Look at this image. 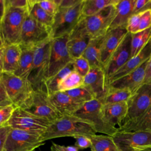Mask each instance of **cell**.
<instances>
[{
  "label": "cell",
  "instance_id": "cell-1",
  "mask_svg": "<svg viewBox=\"0 0 151 151\" xmlns=\"http://www.w3.org/2000/svg\"><path fill=\"white\" fill-rule=\"evenodd\" d=\"M93 126L88 122L74 115H64L52 122L42 134L44 141L62 137L90 136L96 134Z\"/></svg>",
  "mask_w": 151,
  "mask_h": 151
},
{
  "label": "cell",
  "instance_id": "cell-2",
  "mask_svg": "<svg viewBox=\"0 0 151 151\" xmlns=\"http://www.w3.org/2000/svg\"><path fill=\"white\" fill-rule=\"evenodd\" d=\"M27 9V8H14L6 4L0 23V37L4 45L19 44Z\"/></svg>",
  "mask_w": 151,
  "mask_h": 151
},
{
  "label": "cell",
  "instance_id": "cell-3",
  "mask_svg": "<svg viewBox=\"0 0 151 151\" xmlns=\"http://www.w3.org/2000/svg\"><path fill=\"white\" fill-rule=\"evenodd\" d=\"M83 2L80 0L74 6L58 8L51 27L52 39L68 35L76 27L82 18Z\"/></svg>",
  "mask_w": 151,
  "mask_h": 151
},
{
  "label": "cell",
  "instance_id": "cell-4",
  "mask_svg": "<svg viewBox=\"0 0 151 151\" xmlns=\"http://www.w3.org/2000/svg\"><path fill=\"white\" fill-rule=\"evenodd\" d=\"M52 40L50 39L35 48L32 66L28 78L34 90L42 89L48 78Z\"/></svg>",
  "mask_w": 151,
  "mask_h": 151
},
{
  "label": "cell",
  "instance_id": "cell-5",
  "mask_svg": "<svg viewBox=\"0 0 151 151\" xmlns=\"http://www.w3.org/2000/svg\"><path fill=\"white\" fill-rule=\"evenodd\" d=\"M50 39H52L51 28L37 22L27 9L19 44L21 47H36Z\"/></svg>",
  "mask_w": 151,
  "mask_h": 151
},
{
  "label": "cell",
  "instance_id": "cell-6",
  "mask_svg": "<svg viewBox=\"0 0 151 151\" xmlns=\"http://www.w3.org/2000/svg\"><path fill=\"white\" fill-rule=\"evenodd\" d=\"M21 107L51 122L62 116L52 104L48 94L42 89L34 90L31 95Z\"/></svg>",
  "mask_w": 151,
  "mask_h": 151
},
{
  "label": "cell",
  "instance_id": "cell-7",
  "mask_svg": "<svg viewBox=\"0 0 151 151\" xmlns=\"http://www.w3.org/2000/svg\"><path fill=\"white\" fill-rule=\"evenodd\" d=\"M0 79L8 97L16 107H21L34 91L28 80L23 79L14 74L2 73Z\"/></svg>",
  "mask_w": 151,
  "mask_h": 151
},
{
  "label": "cell",
  "instance_id": "cell-8",
  "mask_svg": "<svg viewBox=\"0 0 151 151\" xmlns=\"http://www.w3.org/2000/svg\"><path fill=\"white\" fill-rule=\"evenodd\" d=\"M101 106L99 100L94 99L83 104L73 115L90 123L97 133L113 136L118 132V129L110 126L105 122L101 113Z\"/></svg>",
  "mask_w": 151,
  "mask_h": 151
},
{
  "label": "cell",
  "instance_id": "cell-9",
  "mask_svg": "<svg viewBox=\"0 0 151 151\" xmlns=\"http://www.w3.org/2000/svg\"><path fill=\"white\" fill-rule=\"evenodd\" d=\"M51 123L48 120L36 116L21 107H16L8 124L12 129L42 135Z\"/></svg>",
  "mask_w": 151,
  "mask_h": 151
},
{
  "label": "cell",
  "instance_id": "cell-10",
  "mask_svg": "<svg viewBox=\"0 0 151 151\" xmlns=\"http://www.w3.org/2000/svg\"><path fill=\"white\" fill-rule=\"evenodd\" d=\"M116 4L106 7L95 15L83 17L85 29L91 39L103 37L108 32L115 17Z\"/></svg>",
  "mask_w": 151,
  "mask_h": 151
},
{
  "label": "cell",
  "instance_id": "cell-11",
  "mask_svg": "<svg viewBox=\"0 0 151 151\" xmlns=\"http://www.w3.org/2000/svg\"><path fill=\"white\" fill-rule=\"evenodd\" d=\"M44 142L41 134L12 128L3 151H33Z\"/></svg>",
  "mask_w": 151,
  "mask_h": 151
},
{
  "label": "cell",
  "instance_id": "cell-12",
  "mask_svg": "<svg viewBox=\"0 0 151 151\" xmlns=\"http://www.w3.org/2000/svg\"><path fill=\"white\" fill-rule=\"evenodd\" d=\"M111 136L119 151H139L151 146V132H117Z\"/></svg>",
  "mask_w": 151,
  "mask_h": 151
},
{
  "label": "cell",
  "instance_id": "cell-13",
  "mask_svg": "<svg viewBox=\"0 0 151 151\" xmlns=\"http://www.w3.org/2000/svg\"><path fill=\"white\" fill-rule=\"evenodd\" d=\"M67 38L68 35L52 40L47 79L55 76L73 61L67 48Z\"/></svg>",
  "mask_w": 151,
  "mask_h": 151
},
{
  "label": "cell",
  "instance_id": "cell-14",
  "mask_svg": "<svg viewBox=\"0 0 151 151\" xmlns=\"http://www.w3.org/2000/svg\"><path fill=\"white\" fill-rule=\"evenodd\" d=\"M127 114L123 124L139 118L151 106V85L142 86L127 101Z\"/></svg>",
  "mask_w": 151,
  "mask_h": 151
},
{
  "label": "cell",
  "instance_id": "cell-15",
  "mask_svg": "<svg viewBox=\"0 0 151 151\" xmlns=\"http://www.w3.org/2000/svg\"><path fill=\"white\" fill-rule=\"evenodd\" d=\"M130 42L131 34L127 32L109 58L104 68L106 84L108 80L130 58Z\"/></svg>",
  "mask_w": 151,
  "mask_h": 151
},
{
  "label": "cell",
  "instance_id": "cell-16",
  "mask_svg": "<svg viewBox=\"0 0 151 151\" xmlns=\"http://www.w3.org/2000/svg\"><path fill=\"white\" fill-rule=\"evenodd\" d=\"M91 39L85 29L82 17L78 24L68 35L67 48L73 60L83 55Z\"/></svg>",
  "mask_w": 151,
  "mask_h": 151
},
{
  "label": "cell",
  "instance_id": "cell-17",
  "mask_svg": "<svg viewBox=\"0 0 151 151\" xmlns=\"http://www.w3.org/2000/svg\"><path fill=\"white\" fill-rule=\"evenodd\" d=\"M147 61L148 60L132 72L111 82L107 88L127 89L130 90L133 94H134L143 86Z\"/></svg>",
  "mask_w": 151,
  "mask_h": 151
},
{
  "label": "cell",
  "instance_id": "cell-18",
  "mask_svg": "<svg viewBox=\"0 0 151 151\" xmlns=\"http://www.w3.org/2000/svg\"><path fill=\"white\" fill-rule=\"evenodd\" d=\"M125 28L109 31L103 37L101 45V63L103 70L112 54L120 44L127 34Z\"/></svg>",
  "mask_w": 151,
  "mask_h": 151
},
{
  "label": "cell",
  "instance_id": "cell-19",
  "mask_svg": "<svg viewBox=\"0 0 151 151\" xmlns=\"http://www.w3.org/2000/svg\"><path fill=\"white\" fill-rule=\"evenodd\" d=\"M101 113L105 122L114 128L120 127L124 123L128 111L127 101L102 104Z\"/></svg>",
  "mask_w": 151,
  "mask_h": 151
},
{
  "label": "cell",
  "instance_id": "cell-20",
  "mask_svg": "<svg viewBox=\"0 0 151 151\" xmlns=\"http://www.w3.org/2000/svg\"><path fill=\"white\" fill-rule=\"evenodd\" d=\"M83 86L94 94L96 99H101L107 90L104 70L100 67H91L88 73L84 77Z\"/></svg>",
  "mask_w": 151,
  "mask_h": 151
},
{
  "label": "cell",
  "instance_id": "cell-21",
  "mask_svg": "<svg viewBox=\"0 0 151 151\" xmlns=\"http://www.w3.org/2000/svg\"><path fill=\"white\" fill-rule=\"evenodd\" d=\"M151 53V40L146 47L137 55L131 57L126 63L118 70L107 81V86L113 81H114L127 74L132 72L142 65L144 62L150 58Z\"/></svg>",
  "mask_w": 151,
  "mask_h": 151
},
{
  "label": "cell",
  "instance_id": "cell-22",
  "mask_svg": "<svg viewBox=\"0 0 151 151\" xmlns=\"http://www.w3.org/2000/svg\"><path fill=\"white\" fill-rule=\"evenodd\" d=\"M49 96L56 110L61 115H73L83 104L77 102L65 92L58 91Z\"/></svg>",
  "mask_w": 151,
  "mask_h": 151
},
{
  "label": "cell",
  "instance_id": "cell-23",
  "mask_svg": "<svg viewBox=\"0 0 151 151\" xmlns=\"http://www.w3.org/2000/svg\"><path fill=\"white\" fill-rule=\"evenodd\" d=\"M134 1L135 0L117 1L115 5V17L110 26L109 31L119 28H126L129 18L133 14Z\"/></svg>",
  "mask_w": 151,
  "mask_h": 151
},
{
  "label": "cell",
  "instance_id": "cell-24",
  "mask_svg": "<svg viewBox=\"0 0 151 151\" xmlns=\"http://www.w3.org/2000/svg\"><path fill=\"white\" fill-rule=\"evenodd\" d=\"M21 51V47L19 44L4 46L2 54V73H15L19 66Z\"/></svg>",
  "mask_w": 151,
  "mask_h": 151
},
{
  "label": "cell",
  "instance_id": "cell-25",
  "mask_svg": "<svg viewBox=\"0 0 151 151\" xmlns=\"http://www.w3.org/2000/svg\"><path fill=\"white\" fill-rule=\"evenodd\" d=\"M35 48L34 47H21L22 51L19 66L14 73L15 75L23 79L28 80L33 64Z\"/></svg>",
  "mask_w": 151,
  "mask_h": 151
},
{
  "label": "cell",
  "instance_id": "cell-26",
  "mask_svg": "<svg viewBox=\"0 0 151 151\" xmlns=\"http://www.w3.org/2000/svg\"><path fill=\"white\" fill-rule=\"evenodd\" d=\"M117 129L118 132H151V106L142 116L124 123Z\"/></svg>",
  "mask_w": 151,
  "mask_h": 151
},
{
  "label": "cell",
  "instance_id": "cell-27",
  "mask_svg": "<svg viewBox=\"0 0 151 151\" xmlns=\"http://www.w3.org/2000/svg\"><path fill=\"white\" fill-rule=\"evenodd\" d=\"M103 37L91 39L83 52V57L89 63L91 67H100L103 69L101 63V45Z\"/></svg>",
  "mask_w": 151,
  "mask_h": 151
},
{
  "label": "cell",
  "instance_id": "cell-28",
  "mask_svg": "<svg viewBox=\"0 0 151 151\" xmlns=\"http://www.w3.org/2000/svg\"><path fill=\"white\" fill-rule=\"evenodd\" d=\"M91 151H119L111 136L94 134L89 136Z\"/></svg>",
  "mask_w": 151,
  "mask_h": 151
},
{
  "label": "cell",
  "instance_id": "cell-29",
  "mask_svg": "<svg viewBox=\"0 0 151 151\" xmlns=\"http://www.w3.org/2000/svg\"><path fill=\"white\" fill-rule=\"evenodd\" d=\"M27 11L37 22L51 28L54 21V17L50 15L38 5L37 0H29Z\"/></svg>",
  "mask_w": 151,
  "mask_h": 151
},
{
  "label": "cell",
  "instance_id": "cell-30",
  "mask_svg": "<svg viewBox=\"0 0 151 151\" xmlns=\"http://www.w3.org/2000/svg\"><path fill=\"white\" fill-rule=\"evenodd\" d=\"M151 40V28L131 34L130 56L133 57L139 54ZM130 57V58H131Z\"/></svg>",
  "mask_w": 151,
  "mask_h": 151
},
{
  "label": "cell",
  "instance_id": "cell-31",
  "mask_svg": "<svg viewBox=\"0 0 151 151\" xmlns=\"http://www.w3.org/2000/svg\"><path fill=\"white\" fill-rule=\"evenodd\" d=\"M133 95V93L127 89L107 88L105 94L99 100L102 104L117 103L127 101Z\"/></svg>",
  "mask_w": 151,
  "mask_h": 151
},
{
  "label": "cell",
  "instance_id": "cell-32",
  "mask_svg": "<svg viewBox=\"0 0 151 151\" xmlns=\"http://www.w3.org/2000/svg\"><path fill=\"white\" fill-rule=\"evenodd\" d=\"M117 0H83L82 17L91 16L99 12L106 7L116 3Z\"/></svg>",
  "mask_w": 151,
  "mask_h": 151
},
{
  "label": "cell",
  "instance_id": "cell-33",
  "mask_svg": "<svg viewBox=\"0 0 151 151\" xmlns=\"http://www.w3.org/2000/svg\"><path fill=\"white\" fill-rule=\"evenodd\" d=\"M74 70L73 61L64 68L59 71L55 76L48 78L44 83L42 90H44L48 96L58 92V87L61 80L69 73Z\"/></svg>",
  "mask_w": 151,
  "mask_h": 151
},
{
  "label": "cell",
  "instance_id": "cell-34",
  "mask_svg": "<svg viewBox=\"0 0 151 151\" xmlns=\"http://www.w3.org/2000/svg\"><path fill=\"white\" fill-rule=\"evenodd\" d=\"M84 77L74 70L66 75L58 87V91L65 92L83 86Z\"/></svg>",
  "mask_w": 151,
  "mask_h": 151
},
{
  "label": "cell",
  "instance_id": "cell-35",
  "mask_svg": "<svg viewBox=\"0 0 151 151\" xmlns=\"http://www.w3.org/2000/svg\"><path fill=\"white\" fill-rule=\"evenodd\" d=\"M65 93L77 102L81 104H84L85 103L96 99L94 94L84 86L65 91Z\"/></svg>",
  "mask_w": 151,
  "mask_h": 151
},
{
  "label": "cell",
  "instance_id": "cell-36",
  "mask_svg": "<svg viewBox=\"0 0 151 151\" xmlns=\"http://www.w3.org/2000/svg\"><path fill=\"white\" fill-rule=\"evenodd\" d=\"M74 70L83 77H84L90 71L91 67L88 61L83 56L73 60Z\"/></svg>",
  "mask_w": 151,
  "mask_h": 151
},
{
  "label": "cell",
  "instance_id": "cell-37",
  "mask_svg": "<svg viewBox=\"0 0 151 151\" xmlns=\"http://www.w3.org/2000/svg\"><path fill=\"white\" fill-rule=\"evenodd\" d=\"M38 5L46 12L54 17L58 9V0H37Z\"/></svg>",
  "mask_w": 151,
  "mask_h": 151
},
{
  "label": "cell",
  "instance_id": "cell-38",
  "mask_svg": "<svg viewBox=\"0 0 151 151\" xmlns=\"http://www.w3.org/2000/svg\"><path fill=\"white\" fill-rule=\"evenodd\" d=\"M142 13V11L136 14H133L129 18L126 27L129 33L134 34L138 32Z\"/></svg>",
  "mask_w": 151,
  "mask_h": 151
},
{
  "label": "cell",
  "instance_id": "cell-39",
  "mask_svg": "<svg viewBox=\"0 0 151 151\" xmlns=\"http://www.w3.org/2000/svg\"><path fill=\"white\" fill-rule=\"evenodd\" d=\"M149 28H151V8L142 11L138 32L144 31Z\"/></svg>",
  "mask_w": 151,
  "mask_h": 151
},
{
  "label": "cell",
  "instance_id": "cell-40",
  "mask_svg": "<svg viewBox=\"0 0 151 151\" xmlns=\"http://www.w3.org/2000/svg\"><path fill=\"white\" fill-rule=\"evenodd\" d=\"M15 108L14 104H11L0 109V126L8 123Z\"/></svg>",
  "mask_w": 151,
  "mask_h": 151
},
{
  "label": "cell",
  "instance_id": "cell-41",
  "mask_svg": "<svg viewBox=\"0 0 151 151\" xmlns=\"http://www.w3.org/2000/svg\"><path fill=\"white\" fill-rule=\"evenodd\" d=\"M76 139L75 146L78 149H84L91 147V142L89 137L86 136H76L73 137Z\"/></svg>",
  "mask_w": 151,
  "mask_h": 151
},
{
  "label": "cell",
  "instance_id": "cell-42",
  "mask_svg": "<svg viewBox=\"0 0 151 151\" xmlns=\"http://www.w3.org/2000/svg\"><path fill=\"white\" fill-rule=\"evenodd\" d=\"M11 104H13L8 97L5 87L0 79V109Z\"/></svg>",
  "mask_w": 151,
  "mask_h": 151
},
{
  "label": "cell",
  "instance_id": "cell-43",
  "mask_svg": "<svg viewBox=\"0 0 151 151\" xmlns=\"http://www.w3.org/2000/svg\"><path fill=\"white\" fill-rule=\"evenodd\" d=\"M11 129L8 123L0 126V151H3L7 137Z\"/></svg>",
  "mask_w": 151,
  "mask_h": 151
},
{
  "label": "cell",
  "instance_id": "cell-44",
  "mask_svg": "<svg viewBox=\"0 0 151 151\" xmlns=\"http://www.w3.org/2000/svg\"><path fill=\"white\" fill-rule=\"evenodd\" d=\"M149 8H151V0H135L133 14H136Z\"/></svg>",
  "mask_w": 151,
  "mask_h": 151
},
{
  "label": "cell",
  "instance_id": "cell-45",
  "mask_svg": "<svg viewBox=\"0 0 151 151\" xmlns=\"http://www.w3.org/2000/svg\"><path fill=\"white\" fill-rule=\"evenodd\" d=\"M6 4L11 7L27 8L28 6L29 0H5Z\"/></svg>",
  "mask_w": 151,
  "mask_h": 151
},
{
  "label": "cell",
  "instance_id": "cell-46",
  "mask_svg": "<svg viewBox=\"0 0 151 151\" xmlns=\"http://www.w3.org/2000/svg\"><path fill=\"white\" fill-rule=\"evenodd\" d=\"M151 85V58L147 61L145 70V77L143 83V85Z\"/></svg>",
  "mask_w": 151,
  "mask_h": 151
},
{
  "label": "cell",
  "instance_id": "cell-47",
  "mask_svg": "<svg viewBox=\"0 0 151 151\" xmlns=\"http://www.w3.org/2000/svg\"><path fill=\"white\" fill-rule=\"evenodd\" d=\"M52 147L57 151H78V149L75 146H64L60 145L52 142Z\"/></svg>",
  "mask_w": 151,
  "mask_h": 151
},
{
  "label": "cell",
  "instance_id": "cell-48",
  "mask_svg": "<svg viewBox=\"0 0 151 151\" xmlns=\"http://www.w3.org/2000/svg\"><path fill=\"white\" fill-rule=\"evenodd\" d=\"M80 0H58V8L70 7L77 4Z\"/></svg>",
  "mask_w": 151,
  "mask_h": 151
},
{
  "label": "cell",
  "instance_id": "cell-49",
  "mask_svg": "<svg viewBox=\"0 0 151 151\" xmlns=\"http://www.w3.org/2000/svg\"><path fill=\"white\" fill-rule=\"evenodd\" d=\"M4 46L5 45L0 37V75L2 73V54Z\"/></svg>",
  "mask_w": 151,
  "mask_h": 151
},
{
  "label": "cell",
  "instance_id": "cell-50",
  "mask_svg": "<svg viewBox=\"0 0 151 151\" xmlns=\"http://www.w3.org/2000/svg\"><path fill=\"white\" fill-rule=\"evenodd\" d=\"M139 151H151V146L146 147V148H145V149H142V150H140Z\"/></svg>",
  "mask_w": 151,
  "mask_h": 151
},
{
  "label": "cell",
  "instance_id": "cell-51",
  "mask_svg": "<svg viewBox=\"0 0 151 151\" xmlns=\"http://www.w3.org/2000/svg\"><path fill=\"white\" fill-rule=\"evenodd\" d=\"M51 151H57L54 147H52V146H51Z\"/></svg>",
  "mask_w": 151,
  "mask_h": 151
},
{
  "label": "cell",
  "instance_id": "cell-52",
  "mask_svg": "<svg viewBox=\"0 0 151 151\" xmlns=\"http://www.w3.org/2000/svg\"><path fill=\"white\" fill-rule=\"evenodd\" d=\"M1 17H0V23H1Z\"/></svg>",
  "mask_w": 151,
  "mask_h": 151
},
{
  "label": "cell",
  "instance_id": "cell-53",
  "mask_svg": "<svg viewBox=\"0 0 151 151\" xmlns=\"http://www.w3.org/2000/svg\"><path fill=\"white\" fill-rule=\"evenodd\" d=\"M150 58H151V53H150Z\"/></svg>",
  "mask_w": 151,
  "mask_h": 151
}]
</instances>
